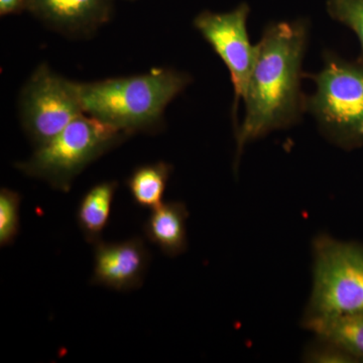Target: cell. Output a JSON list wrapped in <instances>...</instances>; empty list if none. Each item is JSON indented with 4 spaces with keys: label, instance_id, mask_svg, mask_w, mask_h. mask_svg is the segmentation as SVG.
Masks as SVG:
<instances>
[{
    "label": "cell",
    "instance_id": "1",
    "mask_svg": "<svg viewBox=\"0 0 363 363\" xmlns=\"http://www.w3.org/2000/svg\"><path fill=\"white\" fill-rule=\"evenodd\" d=\"M303 21L272 23L257 45L245 90V113L236 133V160L245 145L267 133L288 128L306 107L301 92L302 64L307 45Z\"/></svg>",
    "mask_w": 363,
    "mask_h": 363
},
{
    "label": "cell",
    "instance_id": "2",
    "mask_svg": "<svg viewBox=\"0 0 363 363\" xmlns=\"http://www.w3.org/2000/svg\"><path fill=\"white\" fill-rule=\"evenodd\" d=\"M189 77L173 69H154L130 77L80 84L83 111L128 135L157 130L167 106Z\"/></svg>",
    "mask_w": 363,
    "mask_h": 363
},
{
    "label": "cell",
    "instance_id": "3",
    "mask_svg": "<svg viewBox=\"0 0 363 363\" xmlns=\"http://www.w3.org/2000/svg\"><path fill=\"white\" fill-rule=\"evenodd\" d=\"M128 136L84 113L74 119L51 142L37 147L30 159L16 167L26 176L47 182L61 192H69L74 180L86 167Z\"/></svg>",
    "mask_w": 363,
    "mask_h": 363
},
{
    "label": "cell",
    "instance_id": "4",
    "mask_svg": "<svg viewBox=\"0 0 363 363\" xmlns=\"http://www.w3.org/2000/svg\"><path fill=\"white\" fill-rule=\"evenodd\" d=\"M316 90L306 108L329 140L342 147L363 143V67L327 52L312 76Z\"/></svg>",
    "mask_w": 363,
    "mask_h": 363
},
{
    "label": "cell",
    "instance_id": "5",
    "mask_svg": "<svg viewBox=\"0 0 363 363\" xmlns=\"http://www.w3.org/2000/svg\"><path fill=\"white\" fill-rule=\"evenodd\" d=\"M313 288L306 315L363 312V247L321 235L313 243Z\"/></svg>",
    "mask_w": 363,
    "mask_h": 363
},
{
    "label": "cell",
    "instance_id": "6",
    "mask_svg": "<svg viewBox=\"0 0 363 363\" xmlns=\"http://www.w3.org/2000/svg\"><path fill=\"white\" fill-rule=\"evenodd\" d=\"M20 112L21 124L30 142L35 149L42 147L84 114L80 83L62 77L43 64L21 90Z\"/></svg>",
    "mask_w": 363,
    "mask_h": 363
},
{
    "label": "cell",
    "instance_id": "7",
    "mask_svg": "<svg viewBox=\"0 0 363 363\" xmlns=\"http://www.w3.org/2000/svg\"><path fill=\"white\" fill-rule=\"evenodd\" d=\"M248 14L250 7L241 4L226 13L203 11L194 21L198 32L228 69L236 102L245 96L257 52V45L248 37Z\"/></svg>",
    "mask_w": 363,
    "mask_h": 363
},
{
    "label": "cell",
    "instance_id": "8",
    "mask_svg": "<svg viewBox=\"0 0 363 363\" xmlns=\"http://www.w3.org/2000/svg\"><path fill=\"white\" fill-rule=\"evenodd\" d=\"M93 247L92 285L118 292H128L143 286L150 262V253L143 238H133L118 242L99 240Z\"/></svg>",
    "mask_w": 363,
    "mask_h": 363
},
{
    "label": "cell",
    "instance_id": "9",
    "mask_svg": "<svg viewBox=\"0 0 363 363\" xmlns=\"http://www.w3.org/2000/svg\"><path fill=\"white\" fill-rule=\"evenodd\" d=\"M26 7L58 32L85 35L108 20L111 0H26Z\"/></svg>",
    "mask_w": 363,
    "mask_h": 363
},
{
    "label": "cell",
    "instance_id": "10",
    "mask_svg": "<svg viewBox=\"0 0 363 363\" xmlns=\"http://www.w3.org/2000/svg\"><path fill=\"white\" fill-rule=\"evenodd\" d=\"M304 326L318 340L336 346L355 362H363V312L306 315Z\"/></svg>",
    "mask_w": 363,
    "mask_h": 363
},
{
    "label": "cell",
    "instance_id": "11",
    "mask_svg": "<svg viewBox=\"0 0 363 363\" xmlns=\"http://www.w3.org/2000/svg\"><path fill=\"white\" fill-rule=\"evenodd\" d=\"M188 217L187 207L184 203H162L152 209L143 224V233L164 255L177 257L187 250Z\"/></svg>",
    "mask_w": 363,
    "mask_h": 363
},
{
    "label": "cell",
    "instance_id": "12",
    "mask_svg": "<svg viewBox=\"0 0 363 363\" xmlns=\"http://www.w3.org/2000/svg\"><path fill=\"white\" fill-rule=\"evenodd\" d=\"M118 184L105 181L96 184L88 191L77 208V223L85 240L94 245L101 240L102 233L111 219L112 203Z\"/></svg>",
    "mask_w": 363,
    "mask_h": 363
},
{
    "label": "cell",
    "instance_id": "13",
    "mask_svg": "<svg viewBox=\"0 0 363 363\" xmlns=\"http://www.w3.org/2000/svg\"><path fill=\"white\" fill-rule=\"evenodd\" d=\"M171 164L164 162L138 167L126 181L128 191L136 205L154 209L162 203L172 173Z\"/></svg>",
    "mask_w": 363,
    "mask_h": 363
},
{
    "label": "cell",
    "instance_id": "14",
    "mask_svg": "<svg viewBox=\"0 0 363 363\" xmlns=\"http://www.w3.org/2000/svg\"><path fill=\"white\" fill-rule=\"evenodd\" d=\"M21 196L11 189L0 191V245L1 247L13 245L21 226Z\"/></svg>",
    "mask_w": 363,
    "mask_h": 363
},
{
    "label": "cell",
    "instance_id": "15",
    "mask_svg": "<svg viewBox=\"0 0 363 363\" xmlns=\"http://www.w3.org/2000/svg\"><path fill=\"white\" fill-rule=\"evenodd\" d=\"M327 11L357 33L363 52V0H327Z\"/></svg>",
    "mask_w": 363,
    "mask_h": 363
},
{
    "label": "cell",
    "instance_id": "16",
    "mask_svg": "<svg viewBox=\"0 0 363 363\" xmlns=\"http://www.w3.org/2000/svg\"><path fill=\"white\" fill-rule=\"evenodd\" d=\"M306 360L309 362L320 363H350L355 362L342 350L330 343L319 340L316 345L312 346L306 353Z\"/></svg>",
    "mask_w": 363,
    "mask_h": 363
},
{
    "label": "cell",
    "instance_id": "17",
    "mask_svg": "<svg viewBox=\"0 0 363 363\" xmlns=\"http://www.w3.org/2000/svg\"><path fill=\"white\" fill-rule=\"evenodd\" d=\"M26 6V0H0V13L6 16L16 13Z\"/></svg>",
    "mask_w": 363,
    "mask_h": 363
}]
</instances>
